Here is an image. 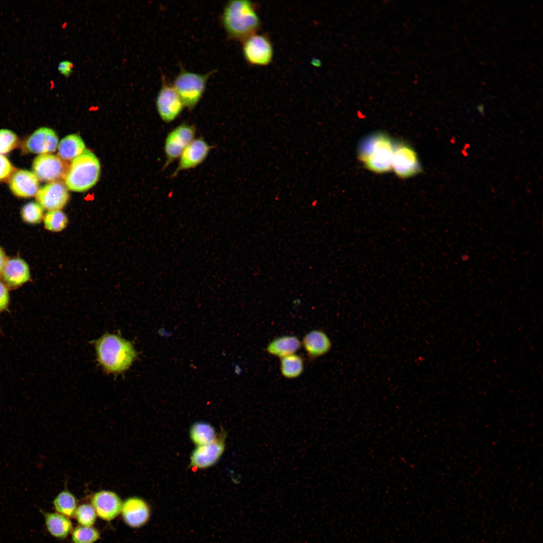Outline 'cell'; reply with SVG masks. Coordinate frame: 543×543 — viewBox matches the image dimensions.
Segmentation results:
<instances>
[{"instance_id": "obj_1", "label": "cell", "mask_w": 543, "mask_h": 543, "mask_svg": "<svg viewBox=\"0 0 543 543\" xmlns=\"http://www.w3.org/2000/svg\"><path fill=\"white\" fill-rule=\"evenodd\" d=\"M258 5L250 0H230L224 5L220 21L227 37L241 42L258 32L261 21Z\"/></svg>"}, {"instance_id": "obj_2", "label": "cell", "mask_w": 543, "mask_h": 543, "mask_svg": "<svg viewBox=\"0 0 543 543\" xmlns=\"http://www.w3.org/2000/svg\"><path fill=\"white\" fill-rule=\"evenodd\" d=\"M95 347L98 361L108 374L125 372L137 357L133 344L116 334H104L95 342Z\"/></svg>"}, {"instance_id": "obj_3", "label": "cell", "mask_w": 543, "mask_h": 543, "mask_svg": "<svg viewBox=\"0 0 543 543\" xmlns=\"http://www.w3.org/2000/svg\"><path fill=\"white\" fill-rule=\"evenodd\" d=\"M394 141L387 133L377 131L364 138L358 146V158L369 170L377 173L392 169Z\"/></svg>"}, {"instance_id": "obj_4", "label": "cell", "mask_w": 543, "mask_h": 543, "mask_svg": "<svg viewBox=\"0 0 543 543\" xmlns=\"http://www.w3.org/2000/svg\"><path fill=\"white\" fill-rule=\"evenodd\" d=\"M101 173L100 161L88 149L74 158L65 176L66 187L70 191L83 192L94 186Z\"/></svg>"}, {"instance_id": "obj_5", "label": "cell", "mask_w": 543, "mask_h": 543, "mask_svg": "<svg viewBox=\"0 0 543 543\" xmlns=\"http://www.w3.org/2000/svg\"><path fill=\"white\" fill-rule=\"evenodd\" d=\"M216 71L215 69L201 74L189 71L180 65L179 71L172 84L189 111L193 110L199 104L205 92L208 79Z\"/></svg>"}, {"instance_id": "obj_6", "label": "cell", "mask_w": 543, "mask_h": 543, "mask_svg": "<svg viewBox=\"0 0 543 543\" xmlns=\"http://www.w3.org/2000/svg\"><path fill=\"white\" fill-rule=\"evenodd\" d=\"M242 56L246 62L252 66H266L271 63L274 55L272 41L265 33L258 32L241 42Z\"/></svg>"}, {"instance_id": "obj_7", "label": "cell", "mask_w": 543, "mask_h": 543, "mask_svg": "<svg viewBox=\"0 0 543 543\" xmlns=\"http://www.w3.org/2000/svg\"><path fill=\"white\" fill-rule=\"evenodd\" d=\"M196 132L195 125L183 122L168 133L164 143L165 160L162 170L165 169L179 158L185 148L195 138Z\"/></svg>"}, {"instance_id": "obj_8", "label": "cell", "mask_w": 543, "mask_h": 543, "mask_svg": "<svg viewBox=\"0 0 543 543\" xmlns=\"http://www.w3.org/2000/svg\"><path fill=\"white\" fill-rule=\"evenodd\" d=\"M157 112L161 120L170 123L182 113L184 105L171 83L161 75V84L155 100Z\"/></svg>"}, {"instance_id": "obj_9", "label": "cell", "mask_w": 543, "mask_h": 543, "mask_svg": "<svg viewBox=\"0 0 543 543\" xmlns=\"http://www.w3.org/2000/svg\"><path fill=\"white\" fill-rule=\"evenodd\" d=\"M226 435L225 431L222 429L213 441L197 446L190 456L189 467L193 469L203 470L215 465L224 452Z\"/></svg>"}, {"instance_id": "obj_10", "label": "cell", "mask_w": 543, "mask_h": 543, "mask_svg": "<svg viewBox=\"0 0 543 543\" xmlns=\"http://www.w3.org/2000/svg\"><path fill=\"white\" fill-rule=\"evenodd\" d=\"M392 169L402 178L413 177L422 171L415 150L405 142L394 141Z\"/></svg>"}, {"instance_id": "obj_11", "label": "cell", "mask_w": 543, "mask_h": 543, "mask_svg": "<svg viewBox=\"0 0 543 543\" xmlns=\"http://www.w3.org/2000/svg\"><path fill=\"white\" fill-rule=\"evenodd\" d=\"M214 148L203 137L195 138L182 152L171 177H175L180 171L196 168L202 164Z\"/></svg>"}, {"instance_id": "obj_12", "label": "cell", "mask_w": 543, "mask_h": 543, "mask_svg": "<svg viewBox=\"0 0 543 543\" xmlns=\"http://www.w3.org/2000/svg\"><path fill=\"white\" fill-rule=\"evenodd\" d=\"M32 169L39 180L50 183L65 178L68 170L61 158L49 153L37 156L33 162Z\"/></svg>"}, {"instance_id": "obj_13", "label": "cell", "mask_w": 543, "mask_h": 543, "mask_svg": "<svg viewBox=\"0 0 543 543\" xmlns=\"http://www.w3.org/2000/svg\"><path fill=\"white\" fill-rule=\"evenodd\" d=\"M123 502L116 493L110 490L98 491L90 499L97 516L107 521L113 520L121 513Z\"/></svg>"}, {"instance_id": "obj_14", "label": "cell", "mask_w": 543, "mask_h": 543, "mask_svg": "<svg viewBox=\"0 0 543 543\" xmlns=\"http://www.w3.org/2000/svg\"><path fill=\"white\" fill-rule=\"evenodd\" d=\"M66 186L62 182L49 183L40 189L36 200L43 208L49 211L62 209L67 203L69 194Z\"/></svg>"}, {"instance_id": "obj_15", "label": "cell", "mask_w": 543, "mask_h": 543, "mask_svg": "<svg viewBox=\"0 0 543 543\" xmlns=\"http://www.w3.org/2000/svg\"><path fill=\"white\" fill-rule=\"evenodd\" d=\"M121 513L125 523L133 528L144 525L149 520L150 509L148 503L137 496L127 498L123 502Z\"/></svg>"}, {"instance_id": "obj_16", "label": "cell", "mask_w": 543, "mask_h": 543, "mask_svg": "<svg viewBox=\"0 0 543 543\" xmlns=\"http://www.w3.org/2000/svg\"><path fill=\"white\" fill-rule=\"evenodd\" d=\"M58 143V138L54 130L42 127L36 130L26 140L25 147L29 152L47 154L55 151Z\"/></svg>"}, {"instance_id": "obj_17", "label": "cell", "mask_w": 543, "mask_h": 543, "mask_svg": "<svg viewBox=\"0 0 543 543\" xmlns=\"http://www.w3.org/2000/svg\"><path fill=\"white\" fill-rule=\"evenodd\" d=\"M9 184L12 193L19 197L34 196L39 190L38 178L33 172L28 170L15 171L10 177Z\"/></svg>"}, {"instance_id": "obj_18", "label": "cell", "mask_w": 543, "mask_h": 543, "mask_svg": "<svg viewBox=\"0 0 543 543\" xmlns=\"http://www.w3.org/2000/svg\"><path fill=\"white\" fill-rule=\"evenodd\" d=\"M302 344L307 354L312 358L324 355L331 347L330 339L321 330H313L307 333L303 338Z\"/></svg>"}, {"instance_id": "obj_19", "label": "cell", "mask_w": 543, "mask_h": 543, "mask_svg": "<svg viewBox=\"0 0 543 543\" xmlns=\"http://www.w3.org/2000/svg\"><path fill=\"white\" fill-rule=\"evenodd\" d=\"M4 280L11 286H17L27 282L30 277L27 263L21 258L6 260L3 272Z\"/></svg>"}, {"instance_id": "obj_20", "label": "cell", "mask_w": 543, "mask_h": 543, "mask_svg": "<svg viewBox=\"0 0 543 543\" xmlns=\"http://www.w3.org/2000/svg\"><path fill=\"white\" fill-rule=\"evenodd\" d=\"M44 518L46 528L52 536L64 539L72 531V525L69 518L58 512H46L40 509Z\"/></svg>"}, {"instance_id": "obj_21", "label": "cell", "mask_w": 543, "mask_h": 543, "mask_svg": "<svg viewBox=\"0 0 543 543\" xmlns=\"http://www.w3.org/2000/svg\"><path fill=\"white\" fill-rule=\"evenodd\" d=\"M301 346V343L296 336L285 335L273 339L266 350L269 354L282 358L295 353Z\"/></svg>"}, {"instance_id": "obj_22", "label": "cell", "mask_w": 543, "mask_h": 543, "mask_svg": "<svg viewBox=\"0 0 543 543\" xmlns=\"http://www.w3.org/2000/svg\"><path fill=\"white\" fill-rule=\"evenodd\" d=\"M85 148V144L79 135L70 134L61 140L58 146V155L63 160H73L80 155Z\"/></svg>"}, {"instance_id": "obj_23", "label": "cell", "mask_w": 543, "mask_h": 543, "mask_svg": "<svg viewBox=\"0 0 543 543\" xmlns=\"http://www.w3.org/2000/svg\"><path fill=\"white\" fill-rule=\"evenodd\" d=\"M189 436L193 443L197 446L213 441L217 437V433L211 424L199 421L194 423L191 426Z\"/></svg>"}, {"instance_id": "obj_24", "label": "cell", "mask_w": 543, "mask_h": 543, "mask_svg": "<svg viewBox=\"0 0 543 543\" xmlns=\"http://www.w3.org/2000/svg\"><path fill=\"white\" fill-rule=\"evenodd\" d=\"M57 512L68 518L74 517L77 507V499L70 491L64 490L59 493L53 500Z\"/></svg>"}, {"instance_id": "obj_25", "label": "cell", "mask_w": 543, "mask_h": 543, "mask_svg": "<svg viewBox=\"0 0 543 543\" xmlns=\"http://www.w3.org/2000/svg\"><path fill=\"white\" fill-rule=\"evenodd\" d=\"M280 358V370L285 378H296L303 373L304 361L300 355L294 353Z\"/></svg>"}, {"instance_id": "obj_26", "label": "cell", "mask_w": 543, "mask_h": 543, "mask_svg": "<svg viewBox=\"0 0 543 543\" xmlns=\"http://www.w3.org/2000/svg\"><path fill=\"white\" fill-rule=\"evenodd\" d=\"M100 537L99 531L93 526L78 525L71 531L73 543H94Z\"/></svg>"}, {"instance_id": "obj_27", "label": "cell", "mask_w": 543, "mask_h": 543, "mask_svg": "<svg viewBox=\"0 0 543 543\" xmlns=\"http://www.w3.org/2000/svg\"><path fill=\"white\" fill-rule=\"evenodd\" d=\"M44 222L48 230L58 232L65 228L68 220L65 214L60 210H52L45 215Z\"/></svg>"}, {"instance_id": "obj_28", "label": "cell", "mask_w": 543, "mask_h": 543, "mask_svg": "<svg viewBox=\"0 0 543 543\" xmlns=\"http://www.w3.org/2000/svg\"><path fill=\"white\" fill-rule=\"evenodd\" d=\"M97 513L93 506L89 504H82L77 506L74 517L80 525L93 526L95 524Z\"/></svg>"}, {"instance_id": "obj_29", "label": "cell", "mask_w": 543, "mask_h": 543, "mask_svg": "<svg viewBox=\"0 0 543 543\" xmlns=\"http://www.w3.org/2000/svg\"><path fill=\"white\" fill-rule=\"evenodd\" d=\"M43 208L38 203L30 202L22 208L21 215L23 220L30 224L39 223L43 217Z\"/></svg>"}, {"instance_id": "obj_30", "label": "cell", "mask_w": 543, "mask_h": 543, "mask_svg": "<svg viewBox=\"0 0 543 543\" xmlns=\"http://www.w3.org/2000/svg\"><path fill=\"white\" fill-rule=\"evenodd\" d=\"M18 138L16 134L8 129H0V154L8 153L16 147Z\"/></svg>"}, {"instance_id": "obj_31", "label": "cell", "mask_w": 543, "mask_h": 543, "mask_svg": "<svg viewBox=\"0 0 543 543\" xmlns=\"http://www.w3.org/2000/svg\"><path fill=\"white\" fill-rule=\"evenodd\" d=\"M14 171V167L9 160L0 154V180L10 178Z\"/></svg>"}, {"instance_id": "obj_32", "label": "cell", "mask_w": 543, "mask_h": 543, "mask_svg": "<svg viewBox=\"0 0 543 543\" xmlns=\"http://www.w3.org/2000/svg\"><path fill=\"white\" fill-rule=\"evenodd\" d=\"M57 68L60 74L67 77L73 71V64L68 60H62L59 63Z\"/></svg>"}, {"instance_id": "obj_33", "label": "cell", "mask_w": 543, "mask_h": 543, "mask_svg": "<svg viewBox=\"0 0 543 543\" xmlns=\"http://www.w3.org/2000/svg\"><path fill=\"white\" fill-rule=\"evenodd\" d=\"M9 293L6 287L0 282V310L5 309L9 304Z\"/></svg>"}, {"instance_id": "obj_34", "label": "cell", "mask_w": 543, "mask_h": 543, "mask_svg": "<svg viewBox=\"0 0 543 543\" xmlns=\"http://www.w3.org/2000/svg\"><path fill=\"white\" fill-rule=\"evenodd\" d=\"M6 258L3 251L0 248V274H2L3 270L6 262Z\"/></svg>"}]
</instances>
